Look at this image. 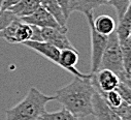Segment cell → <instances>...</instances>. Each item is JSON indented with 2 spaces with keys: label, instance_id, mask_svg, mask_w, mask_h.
Instances as JSON below:
<instances>
[{
  "label": "cell",
  "instance_id": "cell-25",
  "mask_svg": "<svg viewBox=\"0 0 131 120\" xmlns=\"http://www.w3.org/2000/svg\"><path fill=\"white\" fill-rule=\"evenodd\" d=\"M58 3L60 4L63 13H64V16L65 18H66V20H68L69 16H70V12L68 9V2H69V0H57Z\"/></svg>",
  "mask_w": 131,
  "mask_h": 120
},
{
  "label": "cell",
  "instance_id": "cell-7",
  "mask_svg": "<svg viewBox=\"0 0 131 120\" xmlns=\"http://www.w3.org/2000/svg\"><path fill=\"white\" fill-rule=\"evenodd\" d=\"M67 30L59 28H42L41 35L43 42H47L59 50L64 49H75L69 38L66 35Z\"/></svg>",
  "mask_w": 131,
  "mask_h": 120
},
{
  "label": "cell",
  "instance_id": "cell-26",
  "mask_svg": "<svg viewBox=\"0 0 131 120\" xmlns=\"http://www.w3.org/2000/svg\"><path fill=\"white\" fill-rule=\"evenodd\" d=\"M21 0H3L2 2V5H1V8L2 11H5V9H9L10 7H13L14 5H16L18 2H20Z\"/></svg>",
  "mask_w": 131,
  "mask_h": 120
},
{
  "label": "cell",
  "instance_id": "cell-6",
  "mask_svg": "<svg viewBox=\"0 0 131 120\" xmlns=\"http://www.w3.org/2000/svg\"><path fill=\"white\" fill-rule=\"evenodd\" d=\"M92 83L96 91L108 92L112 91V90H115L118 87L120 83V79L111 69L100 68L96 73L92 74Z\"/></svg>",
  "mask_w": 131,
  "mask_h": 120
},
{
  "label": "cell",
  "instance_id": "cell-24",
  "mask_svg": "<svg viewBox=\"0 0 131 120\" xmlns=\"http://www.w3.org/2000/svg\"><path fill=\"white\" fill-rule=\"evenodd\" d=\"M32 26V37L31 41H34V42H43L42 39V35H41V28L36 27V26Z\"/></svg>",
  "mask_w": 131,
  "mask_h": 120
},
{
  "label": "cell",
  "instance_id": "cell-9",
  "mask_svg": "<svg viewBox=\"0 0 131 120\" xmlns=\"http://www.w3.org/2000/svg\"><path fill=\"white\" fill-rule=\"evenodd\" d=\"M92 109L93 115L97 120H121L114 110L106 104L103 96L95 91L92 97Z\"/></svg>",
  "mask_w": 131,
  "mask_h": 120
},
{
  "label": "cell",
  "instance_id": "cell-17",
  "mask_svg": "<svg viewBox=\"0 0 131 120\" xmlns=\"http://www.w3.org/2000/svg\"><path fill=\"white\" fill-rule=\"evenodd\" d=\"M39 120H79L77 117H74L68 110L65 108H62L59 111L56 112H45Z\"/></svg>",
  "mask_w": 131,
  "mask_h": 120
},
{
  "label": "cell",
  "instance_id": "cell-23",
  "mask_svg": "<svg viewBox=\"0 0 131 120\" xmlns=\"http://www.w3.org/2000/svg\"><path fill=\"white\" fill-rule=\"evenodd\" d=\"M115 90H117V91L120 93V95L122 96V98L125 102L131 104V86L130 85L125 84L123 82H120L118 87Z\"/></svg>",
  "mask_w": 131,
  "mask_h": 120
},
{
  "label": "cell",
  "instance_id": "cell-15",
  "mask_svg": "<svg viewBox=\"0 0 131 120\" xmlns=\"http://www.w3.org/2000/svg\"><path fill=\"white\" fill-rule=\"evenodd\" d=\"M93 25L95 30L102 35L108 36L116 30V22L108 15H100L95 20L93 19Z\"/></svg>",
  "mask_w": 131,
  "mask_h": 120
},
{
  "label": "cell",
  "instance_id": "cell-20",
  "mask_svg": "<svg viewBox=\"0 0 131 120\" xmlns=\"http://www.w3.org/2000/svg\"><path fill=\"white\" fill-rule=\"evenodd\" d=\"M106 4L112 5L117 13L118 19H121L130 7V0H106Z\"/></svg>",
  "mask_w": 131,
  "mask_h": 120
},
{
  "label": "cell",
  "instance_id": "cell-14",
  "mask_svg": "<svg viewBox=\"0 0 131 120\" xmlns=\"http://www.w3.org/2000/svg\"><path fill=\"white\" fill-rule=\"evenodd\" d=\"M39 6V0H21L20 2H18L16 5H14L7 11L13 12L18 18L22 19L33 14Z\"/></svg>",
  "mask_w": 131,
  "mask_h": 120
},
{
  "label": "cell",
  "instance_id": "cell-18",
  "mask_svg": "<svg viewBox=\"0 0 131 120\" xmlns=\"http://www.w3.org/2000/svg\"><path fill=\"white\" fill-rule=\"evenodd\" d=\"M122 56H123V65L126 74L131 77V38H128L120 43Z\"/></svg>",
  "mask_w": 131,
  "mask_h": 120
},
{
  "label": "cell",
  "instance_id": "cell-13",
  "mask_svg": "<svg viewBox=\"0 0 131 120\" xmlns=\"http://www.w3.org/2000/svg\"><path fill=\"white\" fill-rule=\"evenodd\" d=\"M39 3L40 6H42L55 18V20L62 28L67 29V20L65 18L64 13L57 0H39Z\"/></svg>",
  "mask_w": 131,
  "mask_h": 120
},
{
  "label": "cell",
  "instance_id": "cell-8",
  "mask_svg": "<svg viewBox=\"0 0 131 120\" xmlns=\"http://www.w3.org/2000/svg\"><path fill=\"white\" fill-rule=\"evenodd\" d=\"M23 22L33 25L39 28H59V29H64L62 28L58 22L55 20V18L49 13L47 12L42 6H39L33 14H31L30 16L24 17L21 19ZM67 30V29H64Z\"/></svg>",
  "mask_w": 131,
  "mask_h": 120
},
{
  "label": "cell",
  "instance_id": "cell-11",
  "mask_svg": "<svg viewBox=\"0 0 131 120\" xmlns=\"http://www.w3.org/2000/svg\"><path fill=\"white\" fill-rule=\"evenodd\" d=\"M79 62V52L75 49H64L60 51L58 65L65 71L69 72L75 77H86L88 74H83L75 68Z\"/></svg>",
  "mask_w": 131,
  "mask_h": 120
},
{
  "label": "cell",
  "instance_id": "cell-21",
  "mask_svg": "<svg viewBox=\"0 0 131 120\" xmlns=\"http://www.w3.org/2000/svg\"><path fill=\"white\" fill-rule=\"evenodd\" d=\"M121 120H131V107L127 102H123L119 107L113 109Z\"/></svg>",
  "mask_w": 131,
  "mask_h": 120
},
{
  "label": "cell",
  "instance_id": "cell-19",
  "mask_svg": "<svg viewBox=\"0 0 131 120\" xmlns=\"http://www.w3.org/2000/svg\"><path fill=\"white\" fill-rule=\"evenodd\" d=\"M99 93L103 96V98L105 99L106 104L112 109L119 107L124 102V99L122 98V96L120 95V93L117 91V90H112V91H108V92H99Z\"/></svg>",
  "mask_w": 131,
  "mask_h": 120
},
{
  "label": "cell",
  "instance_id": "cell-12",
  "mask_svg": "<svg viewBox=\"0 0 131 120\" xmlns=\"http://www.w3.org/2000/svg\"><path fill=\"white\" fill-rule=\"evenodd\" d=\"M104 4H106V0H69L68 9L70 14L71 12H80L86 16Z\"/></svg>",
  "mask_w": 131,
  "mask_h": 120
},
{
  "label": "cell",
  "instance_id": "cell-4",
  "mask_svg": "<svg viewBox=\"0 0 131 120\" xmlns=\"http://www.w3.org/2000/svg\"><path fill=\"white\" fill-rule=\"evenodd\" d=\"M88 24L90 26V31H91V73L94 74L99 69L100 62H101V57L103 54V51L107 44V37L106 35H102L98 33L93 25V13L86 15Z\"/></svg>",
  "mask_w": 131,
  "mask_h": 120
},
{
  "label": "cell",
  "instance_id": "cell-22",
  "mask_svg": "<svg viewBox=\"0 0 131 120\" xmlns=\"http://www.w3.org/2000/svg\"><path fill=\"white\" fill-rule=\"evenodd\" d=\"M16 19H18V17L13 12L7 11V9L5 11L0 9V32Z\"/></svg>",
  "mask_w": 131,
  "mask_h": 120
},
{
  "label": "cell",
  "instance_id": "cell-2",
  "mask_svg": "<svg viewBox=\"0 0 131 120\" xmlns=\"http://www.w3.org/2000/svg\"><path fill=\"white\" fill-rule=\"evenodd\" d=\"M52 101H55L54 95H47L37 88L31 87L19 104L5 111V120H39L47 112V104Z\"/></svg>",
  "mask_w": 131,
  "mask_h": 120
},
{
  "label": "cell",
  "instance_id": "cell-10",
  "mask_svg": "<svg viewBox=\"0 0 131 120\" xmlns=\"http://www.w3.org/2000/svg\"><path fill=\"white\" fill-rule=\"evenodd\" d=\"M23 46L33 50L43 56L49 61L55 63L58 65L59 62V57H60V51L55 46L47 43V42H34V41H27L22 44Z\"/></svg>",
  "mask_w": 131,
  "mask_h": 120
},
{
  "label": "cell",
  "instance_id": "cell-3",
  "mask_svg": "<svg viewBox=\"0 0 131 120\" xmlns=\"http://www.w3.org/2000/svg\"><path fill=\"white\" fill-rule=\"evenodd\" d=\"M100 68L111 69L119 77L120 82H123L131 86V77L128 76L124 69L121 46L118 35L116 33V30L107 37V44L101 57L99 69Z\"/></svg>",
  "mask_w": 131,
  "mask_h": 120
},
{
  "label": "cell",
  "instance_id": "cell-5",
  "mask_svg": "<svg viewBox=\"0 0 131 120\" xmlns=\"http://www.w3.org/2000/svg\"><path fill=\"white\" fill-rule=\"evenodd\" d=\"M32 26L23 22L20 18L14 20L6 28L0 32V38H3L8 44H23L31 41Z\"/></svg>",
  "mask_w": 131,
  "mask_h": 120
},
{
  "label": "cell",
  "instance_id": "cell-16",
  "mask_svg": "<svg viewBox=\"0 0 131 120\" xmlns=\"http://www.w3.org/2000/svg\"><path fill=\"white\" fill-rule=\"evenodd\" d=\"M131 8L129 7L127 12L119 19L118 26H116V33L118 35L119 42L122 43L128 38H131Z\"/></svg>",
  "mask_w": 131,
  "mask_h": 120
},
{
  "label": "cell",
  "instance_id": "cell-27",
  "mask_svg": "<svg viewBox=\"0 0 131 120\" xmlns=\"http://www.w3.org/2000/svg\"><path fill=\"white\" fill-rule=\"evenodd\" d=\"M2 2H3V0H0V8H1V5H2Z\"/></svg>",
  "mask_w": 131,
  "mask_h": 120
},
{
  "label": "cell",
  "instance_id": "cell-1",
  "mask_svg": "<svg viewBox=\"0 0 131 120\" xmlns=\"http://www.w3.org/2000/svg\"><path fill=\"white\" fill-rule=\"evenodd\" d=\"M92 83V74L86 77H75L73 80L55 93V101L60 103L63 108L68 110L78 119L93 115L92 97L95 93Z\"/></svg>",
  "mask_w": 131,
  "mask_h": 120
}]
</instances>
